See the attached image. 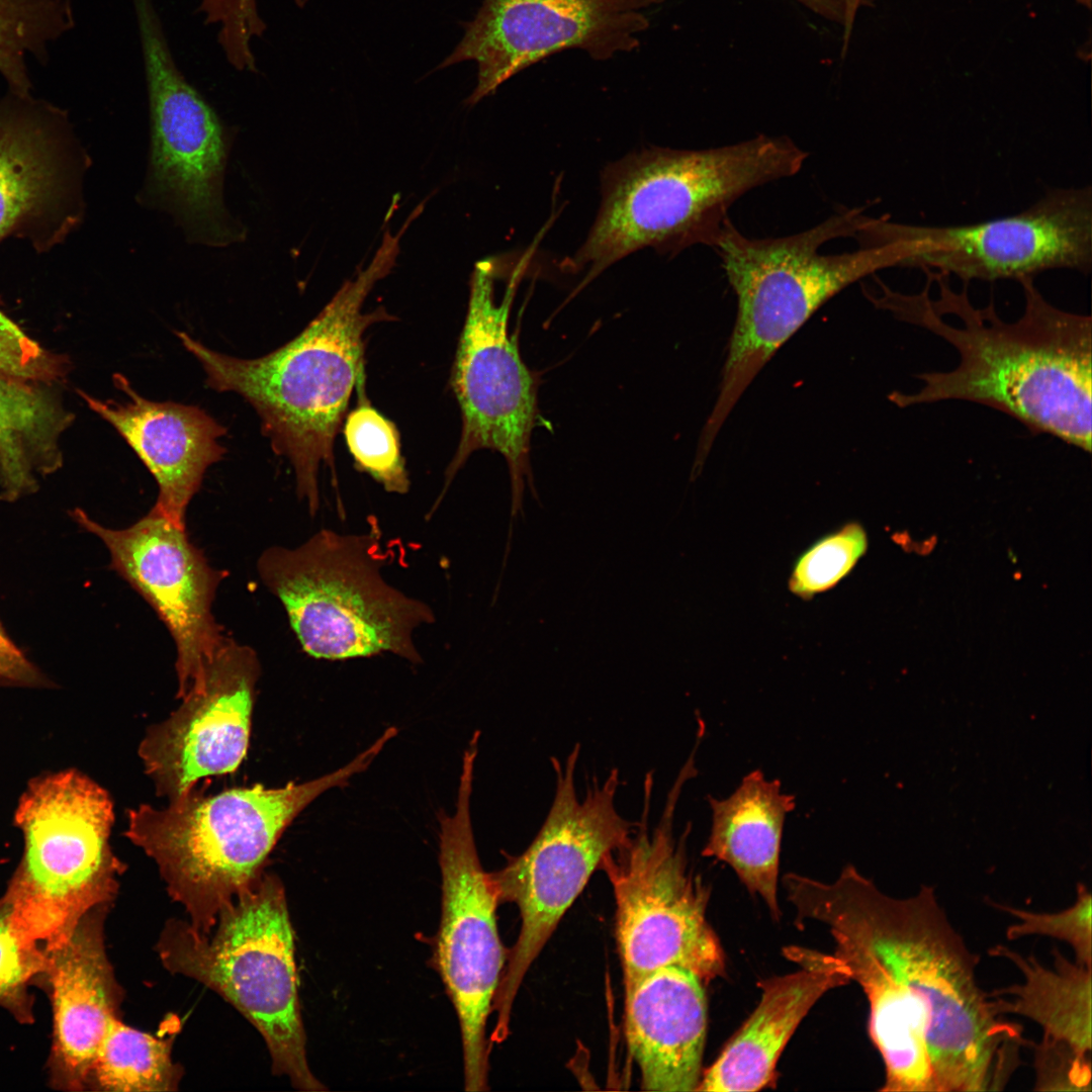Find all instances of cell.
I'll use <instances>...</instances> for the list:
<instances>
[{"instance_id": "1", "label": "cell", "mask_w": 1092, "mask_h": 1092, "mask_svg": "<svg viewBox=\"0 0 1092 1092\" xmlns=\"http://www.w3.org/2000/svg\"><path fill=\"white\" fill-rule=\"evenodd\" d=\"M796 922L827 926L833 954L862 989L869 1034L885 1067L882 1091L1002 1090L1032 1043L998 1013L967 945L931 887L894 898L853 866L832 883L783 877Z\"/></svg>"}, {"instance_id": "2", "label": "cell", "mask_w": 1092, "mask_h": 1092, "mask_svg": "<svg viewBox=\"0 0 1092 1092\" xmlns=\"http://www.w3.org/2000/svg\"><path fill=\"white\" fill-rule=\"evenodd\" d=\"M927 283L918 293L891 289L869 299L898 320L943 339L959 354L949 371L916 374L915 392L895 391L900 407L944 400H965L1000 411L1032 434H1048L1091 452L1092 323L1090 315L1063 310L1049 302L1033 278L1019 281L1024 310L1005 322L993 300L985 307L970 301L967 287L953 291L945 275L924 271Z\"/></svg>"}, {"instance_id": "3", "label": "cell", "mask_w": 1092, "mask_h": 1092, "mask_svg": "<svg viewBox=\"0 0 1092 1092\" xmlns=\"http://www.w3.org/2000/svg\"><path fill=\"white\" fill-rule=\"evenodd\" d=\"M395 247L385 258L379 252L300 334L265 356L232 357L176 333L202 366L210 388L236 392L256 410L273 451L290 461L296 492L311 516L320 506V469L325 465L335 474V439L354 388L365 379L364 335L375 323L395 320L383 308L363 310L375 282L393 265Z\"/></svg>"}, {"instance_id": "4", "label": "cell", "mask_w": 1092, "mask_h": 1092, "mask_svg": "<svg viewBox=\"0 0 1092 1092\" xmlns=\"http://www.w3.org/2000/svg\"><path fill=\"white\" fill-rule=\"evenodd\" d=\"M807 157L791 139L764 134L705 150L652 147L628 155L604 170L598 215L567 267L587 270L580 288L647 247L668 255L713 247L737 199L797 174Z\"/></svg>"}, {"instance_id": "5", "label": "cell", "mask_w": 1092, "mask_h": 1092, "mask_svg": "<svg viewBox=\"0 0 1092 1092\" xmlns=\"http://www.w3.org/2000/svg\"><path fill=\"white\" fill-rule=\"evenodd\" d=\"M389 739L382 733L346 765L307 782L280 788L257 784L209 796L193 790L167 807L141 804L127 813L125 836L155 861L190 925L208 933L221 910L263 874L296 816L326 791L364 771Z\"/></svg>"}, {"instance_id": "6", "label": "cell", "mask_w": 1092, "mask_h": 1092, "mask_svg": "<svg viewBox=\"0 0 1092 1092\" xmlns=\"http://www.w3.org/2000/svg\"><path fill=\"white\" fill-rule=\"evenodd\" d=\"M868 217L860 208H845L804 232L764 239L743 235L730 218L724 222L712 248L736 295L737 314L703 447H712L748 384L821 305L869 275L899 267L903 251L896 243L820 253L832 240L855 238Z\"/></svg>"}, {"instance_id": "7", "label": "cell", "mask_w": 1092, "mask_h": 1092, "mask_svg": "<svg viewBox=\"0 0 1092 1092\" xmlns=\"http://www.w3.org/2000/svg\"><path fill=\"white\" fill-rule=\"evenodd\" d=\"M294 946L283 884L263 873L208 933L171 919L156 950L169 972L216 992L257 1028L274 1074L297 1090L325 1091L307 1063Z\"/></svg>"}, {"instance_id": "8", "label": "cell", "mask_w": 1092, "mask_h": 1092, "mask_svg": "<svg viewBox=\"0 0 1092 1092\" xmlns=\"http://www.w3.org/2000/svg\"><path fill=\"white\" fill-rule=\"evenodd\" d=\"M379 534L374 525L367 534L322 529L298 547L260 555L259 576L306 654L344 660L388 652L422 662L413 633L434 613L383 579Z\"/></svg>"}, {"instance_id": "9", "label": "cell", "mask_w": 1092, "mask_h": 1092, "mask_svg": "<svg viewBox=\"0 0 1092 1092\" xmlns=\"http://www.w3.org/2000/svg\"><path fill=\"white\" fill-rule=\"evenodd\" d=\"M113 821L109 794L77 770L28 786L15 813L24 852L1 898L25 939L55 948L86 913L115 898L124 864L109 843Z\"/></svg>"}, {"instance_id": "10", "label": "cell", "mask_w": 1092, "mask_h": 1092, "mask_svg": "<svg viewBox=\"0 0 1092 1092\" xmlns=\"http://www.w3.org/2000/svg\"><path fill=\"white\" fill-rule=\"evenodd\" d=\"M694 774L691 754L653 828L649 825L653 778L647 774L640 821L630 839L608 852L599 868L614 893L625 992L664 967L688 970L702 982L725 973L722 946L706 916L710 890L688 867L690 826L678 838L673 832L681 789Z\"/></svg>"}, {"instance_id": "11", "label": "cell", "mask_w": 1092, "mask_h": 1092, "mask_svg": "<svg viewBox=\"0 0 1092 1092\" xmlns=\"http://www.w3.org/2000/svg\"><path fill=\"white\" fill-rule=\"evenodd\" d=\"M580 745L564 763L552 758L555 794L548 814L530 845L489 873L499 903H514L521 928L496 990L495 1028H510L514 1001L531 965L564 913L582 892L604 856L624 845L635 823L616 808L620 776L613 768L603 782L589 784L583 798L575 786Z\"/></svg>"}, {"instance_id": "12", "label": "cell", "mask_w": 1092, "mask_h": 1092, "mask_svg": "<svg viewBox=\"0 0 1092 1092\" xmlns=\"http://www.w3.org/2000/svg\"><path fill=\"white\" fill-rule=\"evenodd\" d=\"M860 246L896 243L900 267L945 276L996 281L1033 278L1068 269L1088 275L1092 267L1091 186L1053 188L1022 211L970 224L918 225L869 217Z\"/></svg>"}, {"instance_id": "13", "label": "cell", "mask_w": 1092, "mask_h": 1092, "mask_svg": "<svg viewBox=\"0 0 1092 1092\" xmlns=\"http://www.w3.org/2000/svg\"><path fill=\"white\" fill-rule=\"evenodd\" d=\"M152 119L147 190L194 243L244 237L222 200L229 140L217 115L177 66L153 0H132Z\"/></svg>"}, {"instance_id": "14", "label": "cell", "mask_w": 1092, "mask_h": 1092, "mask_svg": "<svg viewBox=\"0 0 1092 1092\" xmlns=\"http://www.w3.org/2000/svg\"><path fill=\"white\" fill-rule=\"evenodd\" d=\"M477 749L462 758L455 812L439 816L442 915L436 965L456 1010L461 1031L464 1087L488 1089L486 1023L505 964L495 911L499 904L489 873L480 862L471 820Z\"/></svg>"}, {"instance_id": "15", "label": "cell", "mask_w": 1092, "mask_h": 1092, "mask_svg": "<svg viewBox=\"0 0 1092 1092\" xmlns=\"http://www.w3.org/2000/svg\"><path fill=\"white\" fill-rule=\"evenodd\" d=\"M513 273L504 299L494 298L495 265L479 262L470 280L465 322L452 366L451 385L461 415V434L446 471V487L477 450L500 453L508 464L511 520L524 516L525 485L537 497L530 467L538 381L523 362L517 333L508 331L510 310L525 261Z\"/></svg>"}, {"instance_id": "16", "label": "cell", "mask_w": 1092, "mask_h": 1092, "mask_svg": "<svg viewBox=\"0 0 1092 1092\" xmlns=\"http://www.w3.org/2000/svg\"><path fill=\"white\" fill-rule=\"evenodd\" d=\"M665 0H482L437 70L476 65L474 105L505 82L561 51L580 50L596 61L630 53Z\"/></svg>"}, {"instance_id": "17", "label": "cell", "mask_w": 1092, "mask_h": 1092, "mask_svg": "<svg viewBox=\"0 0 1092 1092\" xmlns=\"http://www.w3.org/2000/svg\"><path fill=\"white\" fill-rule=\"evenodd\" d=\"M84 531L105 545L110 568L152 607L176 646L180 700L201 676L225 637L212 613L218 585L228 573L210 566L187 531L152 510L123 529H111L82 509L69 512Z\"/></svg>"}, {"instance_id": "18", "label": "cell", "mask_w": 1092, "mask_h": 1092, "mask_svg": "<svg viewBox=\"0 0 1092 1092\" xmlns=\"http://www.w3.org/2000/svg\"><path fill=\"white\" fill-rule=\"evenodd\" d=\"M260 673L255 650L226 638L180 706L146 730L138 754L157 795L176 801L199 780L239 767Z\"/></svg>"}, {"instance_id": "19", "label": "cell", "mask_w": 1092, "mask_h": 1092, "mask_svg": "<svg viewBox=\"0 0 1092 1092\" xmlns=\"http://www.w3.org/2000/svg\"><path fill=\"white\" fill-rule=\"evenodd\" d=\"M83 160L63 113L18 96L0 105V241L18 234L39 248L81 215Z\"/></svg>"}, {"instance_id": "20", "label": "cell", "mask_w": 1092, "mask_h": 1092, "mask_svg": "<svg viewBox=\"0 0 1092 1092\" xmlns=\"http://www.w3.org/2000/svg\"><path fill=\"white\" fill-rule=\"evenodd\" d=\"M108 906L90 910L63 944L44 949L47 965L39 982L53 1005L49 1072L50 1084L57 1089H88L97 1050L111 1023L119 1019L122 991L104 940Z\"/></svg>"}, {"instance_id": "21", "label": "cell", "mask_w": 1092, "mask_h": 1092, "mask_svg": "<svg viewBox=\"0 0 1092 1092\" xmlns=\"http://www.w3.org/2000/svg\"><path fill=\"white\" fill-rule=\"evenodd\" d=\"M113 380L126 400L104 401L80 394L119 433L156 479L159 494L153 509L186 529L187 508L205 471L226 451L218 443L226 429L199 406L152 401L140 395L122 374H114Z\"/></svg>"}, {"instance_id": "22", "label": "cell", "mask_w": 1092, "mask_h": 1092, "mask_svg": "<svg viewBox=\"0 0 1092 1092\" xmlns=\"http://www.w3.org/2000/svg\"><path fill=\"white\" fill-rule=\"evenodd\" d=\"M784 952L798 970L758 982L759 1003L696 1091H758L775 1084L778 1060L800 1022L825 993L850 982L833 953L800 946Z\"/></svg>"}, {"instance_id": "23", "label": "cell", "mask_w": 1092, "mask_h": 1092, "mask_svg": "<svg viewBox=\"0 0 1092 1092\" xmlns=\"http://www.w3.org/2000/svg\"><path fill=\"white\" fill-rule=\"evenodd\" d=\"M707 1004L694 973L664 967L625 992V1031L642 1089L696 1091L702 1077Z\"/></svg>"}, {"instance_id": "24", "label": "cell", "mask_w": 1092, "mask_h": 1092, "mask_svg": "<svg viewBox=\"0 0 1092 1092\" xmlns=\"http://www.w3.org/2000/svg\"><path fill=\"white\" fill-rule=\"evenodd\" d=\"M708 803L712 823L702 855L730 866L749 893L758 895L770 916L779 920L782 836L786 817L796 806L795 796L784 793L779 780H767L755 769L742 778L729 797L709 796Z\"/></svg>"}, {"instance_id": "25", "label": "cell", "mask_w": 1092, "mask_h": 1092, "mask_svg": "<svg viewBox=\"0 0 1092 1092\" xmlns=\"http://www.w3.org/2000/svg\"><path fill=\"white\" fill-rule=\"evenodd\" d=\"M989 953L1009 961L1022 975L1020 983L990 993L998 1013L1026 1017L1042 1028L1043 1037L1090 1057L1092 968L1071 962L1058 948L1053 967L1005 945L993 946Z\"/></svg>"}, {"instance_id": "26", "label": "cell", "mask_w": 1092, "mask_h": 1092, "mask_svg": "<svg viewBox=\"0 0 1092 1092\" xmlns=\"http://www.w3.org/2000/svg\"><path fill=\"white\" fill-rule=\"evenodd\" d=\"M46 382L0 375V499L35 492L62 465V434L72 422Z\"/></svg>"}, {"instance_id": "27", "label": "cell", "mask_w": 1092, "mask_h": 1092, "mask_svg": "<svg viewBox=\"0 0 1092 1092\" xmlns=\"http://www.w3.org/2000/svg\"><path fill=\"white\" fill-rule=\"evenodd\" d=\"M172 1042L114 1020L92 1064L88 1089L162 1092L178 1089L182 1072L171 1057Z\"/></svg>"}, {"instance_id": "28", "label": "cell", "mask_w": 1092, "mask_h": 1092, "mask_svg": "<svg viewBox=\"0 0 1092 1092\" xmlns=\"http://www.w3.org/2000/svg\"><path fill=\"white\" fill-rule=\"evenodd\" d=\"M74 25L70 0H0V74L13 94L29 96L25 58H46L47 46Z\"/></svg>"}, {"instance_id": "29", "label": "cell", "mask_w": 1092, "mask_h": 1092, "mask_svg": "<svg viewBox=\"0 0 1092 1092\" xmlns=\"http://www.w3.org/2000/svg\"><path fill=\"white\" fill-rule=\"evenodd\" d=\"M356 390L357 405L347 413L342 426L355 467L372 476L386 491L406 493L410 479L398 430L371 405L365 392V379L357 384Z\"/></svg>"}, {"instance_id": "30", "label": "cell", "mask_w": 1092, "mask_h": 1092, "mask_svg": "<svg viewBox=\"0 0 1092 1092\" xmlns=\"http://www.w3.org/2000/svg\"><path fill=\"white\" fill-rule=\"evenodd\" d=\"M867 547V533L856 522L820 537L795 560L788 581L791 593L810 600L831 589L851 572Z\"/></svg>"}, {"instance_id": "31", "label": "cell", "mask_w": 1092, "mask_h": 1092, "mask_svg": "<svg viewBox=\"0 0 1092 1092\" xmlns=\"http://www.w3.org/2000/svg\"><path fill=\"white\" fill-rule=\"evenodd\" d=\"M47 954L41 945L25 939L14 926L9 906L0 900V1006L21 1023L33 1021L28 987L39 981Z\"/></svg>"}, {"instance_id": "32", "label": "cell", "mask_w": 1092, "mask_h": 1092, "mask_svg": "<svg viewBox=\"0 0 1092 1092\" xmlns=\"http://www.w3.org/2000/svg\"><path fill=\"white\" fill-rule=\"evenodd\" d=\"M989 902L1017 920L1007 927V939L1015 940L1032 935L1056 938L1072 947L1077 963L1091 967L1092 896L1085 884L1077 885L1075 902L1058 912H1034Z\"/></svg>"}, {"instance_id": "33", "label": "cell", "mask_w": 1092, "mask_h": 1092, "mask_svg": "<svg viewBox=\"0 0 1092 1092\" xmlns=\"http://www.w3.org/2000/svg\"><path fill=\"white\" fill-rule=\"evenodd\" d=\"M62 364L0 310V375L49 383Z\"/></svg>"}, {"instance_id": "34", "label": "cell", "mask_w": 1092, "mask_h": 1092, "mask_svg": "<svg viewBox=\"0 0 1092 1092\" xmlns=\"http://www.w3.org/2000/svg\"><path fill=\"white\" fill-rule=\"evenodd\" d=\"M1034 1049L1037 1091H1090L1091 1057L1078 1054L1067 1043L1043 1037Z\"/></svg>"}, {"instance_id": "35", "label": "cell", "mask_w": 1092, "mask_h": 1092, "mask_svg": "<svg viewBox=\"0 0 1092 1092\" xmlns=\"http://www.w3.org/2000/svg\"><path fill=\"white\" fill-rule=\"evenodd\" d=\"M48 678L13 641L0 621V686L43 687Z\"/></svg>"}]
</instances>
